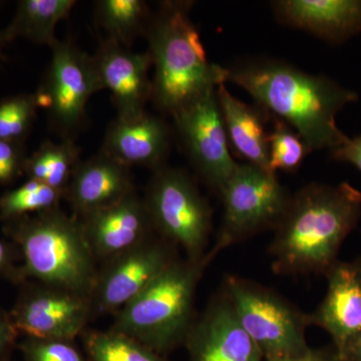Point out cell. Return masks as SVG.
Segmentation results:
<instances>
[{"label": "cell", "instance_id": "6da1fadb", "mask_svg": "<svg viewBox=\"0 0 361 361\" xmlns=\"http://www.w3.org/2000/svg\"><path fill=\"white\" fill-rule=\"evenodd\" d=\"M227 70V82L245 90L259 106L290 126L310 153L331 151L348 141L336 116L357 101L353 90L277 59H250Z\"/></svg>", "mask_w": 361, "mask_h": 361}, {"label": "cell", "instance_id": "7a4b0ae2", "mask_svg": "<svg viewBox=\"0 0 361 361\" xmlns=\"http://www.w3.org/2000/svg\"><path fill=\"white\" fill-rule=\"evenodd\" d=\"M361 217V193L349 183H310L292 195L269 253L278 275L326 274Z\"/></svg>", "mask_w": 361, "mask_h": 361}, {"label": "cell", "instance_id": "3957f363", "mask_svg": "<svg viewBox=\"0 0 361 361\" xmlns=\"http://www.w3.org/2000/svg\"><path fill=\"white\" fill-rule=\"evenodd\" d=\"M192 4L161 2L145 33L155 66L152 101L171 116L227 82V68L207 58L200 35L190 18Z\"/></svg>", "mask_w": 361, "mask_h": 361}, {"label": "cell", "instance_id": "277c9868", "mask_svg": "<svg viewBox=\"0 0 361 361\" xmlns=\"http://www.w3.org/2000/svg\"><path fill=\"white\" fill-rule=\"evenodd\" d=\"M4 232L21 254V272L27 280L90 297L97 263L82 221L61 208L4 223Z\"/></svg>", "mask_w": 361, "mask_h": 361}, {"label": "cell", "instance_id": "5b68a950", "mask_svg": "<svg viewBox=\"0 0 361 361\" xmlns=\"http://www.w3.org/2000/svg\"><path fill=\"white\" fill-rule=\"evenodd\" d=\"M214 258L179 257L142 293L114 315L110 329L137 339L164 356L184 346L195 322L197 289Z\"/></svg>", "mask_w": 361, "mask_h": 361}, {"label": "cell", "instance_id": "8992f818", "mask_svg": "<svg viewBox=\"0 0 361 361\" xmlns=\"http://www.w3.org/2000/svg\"><path fill=\"white\" fill-rule=\"evenodd\" d=\"M242 327L260 349L265 361L307 353L310 314L264 285L227 275L223 286Z\"/></svg>", "mask_w": 361, "mask_h": 361}, {"label": "cell", "instance_id": "52a82bcc", "mask_svg": "<svg viewBox=\"0 0 361 361\" xmlns=\"http://www.w3.org/2000/svg\"><path fill=\"white\" fill-rule=\"evenodd\" d=\"M144 200L157 235L191 260L208 253L212 209L191 176L168 166L154 171Z\"/></svg>", "mask_w": 361, "mask_h": 361}, {"label": "cell", "instance_id": "ba28073f", "mask_svg": "<svg viewBox=\"0 0 361 361\" xmlns=\"http://www.w3.org/2000/svg\"><path fill=\"white\" fill-rule=\"evenodd\" d=\"M219 195L224 212L215 243L208 251L214 259L228 247L274 230L292 196L274 173L248 163L238 164Z\"/></svg>", "mask_w": 361, "mask_h": 361}, {"label": "cell", "instance_id": "9c48e42d", "mask_svg": "<svg viewBox=\"0 0 361 361\" xmlns=\"http://www.w3.org/2000/svg\"><path fill=\"white\" fill-rule=\"evenodd\" d=\"M51 51V65L35 101L63 139L73 140L84 123L90 97L103 87L92 56L77 45L58 40Z\"/></svg>", "mask_w": 361, "mask_h": 361}, {"label": "cell", "instance_id": "30bf717a", "mask_svg": "<svg viewBox=\"0 0 361 361\" xmlns=\"http://www.w3.org/2000/svg\"><path fill=\"white\" fill-rule=\"evenodd\" d=\"M179 250L155 233L102 262L90 293L92 319L115 315L180 257Z\"/></svg>", "mask_w": 361, "mask_h": 361}, {"label": "cell", "instance_id": "8fae6325", "mask_svg": "<svg viewBox=\"0 0 361 361\" xmlns=\"http://www.w3.org/2000/svg\"><path fill=\"white\" fill-rule=\"evenodd\" d=\"M11 322L23 337L75 341L92 319L90 297L27 280L20 285Z\"/></svg>", "mask_w": 361, "mask_h": 361}, {"label": "cell", "instance_id": "7c38bea8", "mask_svg": "<svg viewBox=\"0 0 361 361\" xmlns=\"http://www.w3.org/2000/svg\"><path fill=\"white\" fill-rule=\"evenodd\" d=\"M216 90L188 104L172 116L185 151L197 172L220 194L238 164L230 153Z\"/></svg>", "mask_w": 361, "mask_h": 361}, {"label": "cell", "instance_id": "4fadbf2b", "mask_svg": "<svg viewBox=\"0 0 361 361\" xmlns=\"http://www.w3.org/2000/svg\"><path fill=\"white\" fill-rule=\"evenodd\" d=\"M184 346L190 361H265L223 288L197 314Z\"/></svg>", "mask_w": 361, "mask_h": 361}, {"label": "cell", "instance_id": "5bb4252c", "mask_svg": "<svg viewBox=\"0 0 361 361\" xmlns=\"http://www.w3.org/2000/svg\"><path fill=\"white\" fill-rule=\"evenodd\" d=\"M327 292L310 325L324 329L336 345V355L349 360L361 344V272L357 262L337 261L325 274Z\"/></svg>", "mask_w": 361, "mask_h": 361}, {"label": "cell", "instance_id": "9a60e30c", "mask_svg": "<svg viewBox=\"0 0 361 361\" xmlns=\"http://www.w3.org/2000/svg\"><path fill=\"white\" fill-rule=\"evenodd\" d=\"M102 87L110 90L118 116L137 115L152 99L153 84L149 52L137 54L111 39H104L92 56Z\"/></svg>", "mask_w": 361, "mask_h": 361}, {"label": "cell", "instance_id": "2e32d148", "mask_svg": "<svg viewBox=\"0 0 361 361\" xmlns=\"http://www.w3.org/2000/svg\"><path fill=\"white\" fill-rule=\"evenodd\" d=\"M78 218L99 265L155 234L146 203L137 191Z\"/></svg>", "mask_w": 361, "mask_h": 361}, {"label": "cell", "instance_id": "e0dca14e", "mask_svg": "<svg viewBox=\"0 0 361 361\" xmlns=\"http://www.w3.org/2000/svg\"><path fill=\"white\" fill-rule=\"evenodd\" d=\"M171 140L172 134L165 121L145 111L116 116L106 130L101 152L127 167L140 166L154 172L166 166Z\"/></svg>", "mask_w": 361, "mask_h": 361}, {"label": "cell", "instance_id": "ac0fdd59", "mask_svg": "<svg viewBox=\"0 0 361 361\" xmlns=\"http://www.w3.org/2000/svg\"><path fill=\"white\" fill-rule=\"evenodd\" d=\"M134 191L130 168L101 152L80 161L66 187L65 199L80 217L114 205Z\"/></svg>", "mask_w": 361, "mask_h": 361}, {"label": "cell", "instance_id": "d6986e66", "mask_svg": "<svg viewBox=\"0 0 361 361\" xmlns=\"http://www.w3.org/2000/svg\"><path fill=\"white\" fill-rule=\"evenodd\" d=\"M272 6L282 23L330 44L361 33V0H279Z\"/></svg>", "mask_w": 361, "mask_h": 361}, {"label": "cell", "instance_id": "ffe728a7", "mask_svg": "<svg viewBox=\"0 0 361 361\" xmlns=\"http://www.w3.org/2000/svg\"><path fill=\"white\" fill-rule=\"evenodd\" d=\"M228 141L235 154L251 165L269 169V144L265 123L270 114L249 106L230 94L225 84L216 90ZM271 172V171H270Z\"/></svg>", "mask_w": 361, "mask_h": 361}, {"label": "cell", "instance_id": "44dd1931", "mask_svg": "<svg viewBox=\"0 0 361 361\" xmlns=\"http://www.w3.org/2000/svg\"><path fill=\"white\" fill-rule=\"evenodd\" d=\"M73 0H23L11 25L0 32L4 42L25 37L37 44L52 47L58 39L56 27L75 6Z\"/></svg>", "mask_w": 361, "mask_h": 361}, {"label": "cell", "instance_id": "7402d4cb", "mask_svg": "<svg viewBox=\"0 0 361 361\" xmlns=\"http://www.w3.org/2000/svg\"><path fill=\"white\" fill-rule=\"evenodd\" d=\"M80 149L73 140L44 142L25 161V174L65 193L73 171L80 164Z\"/></svg>", "mask_w": 361, "mask_h": 361}, {"label": "cell", "instance_id": "603a6c76", "mask_svg": "<svg viewBox=\"0 0 361 361\" xmlns=\"http://www.w3.org/2000/svg\"><path fill=\"white\" fill-rule=\"evenodd\" d=\"M96 18L108 39L128 47L146 33L151 16L142 0H102L97 2Z\"/></svg>", "mask_w": 361, "mask_h": 361}, {"label": "cell", "instance_id": "cb8c5ba5", "mask_svg": "<svg viewBox=\"0 0 361 361\" xmlns=\"http://www.w3.org/2000/svg\"><path fill=\"white\" fill-rule=\"evenodd\" d=\"M80 337L89 361H170L137 339L110 329H87Z\"/></svg>", "mask_w": 361, "mask_h": 361}, {"label": "cell", "instance_id": "d4e9b609", "mask_svg": "<svg viewBox=\"0 0 361 361\" xmlns=\"http://www.w3.org/2000/svg\"><path fill=\"white\" fill-rule=\"evenodd\" d=\"M63 198V192L28 179L20 187L0 196V221L4 223L58 208Z\"/></svg>", "mask_w": 361, "mask_h": 361}, {"label": "cell", "instance_id": "484cf974", "mask_svg": "<svg viewBox=\"0 0 361 361\" xmlns=\"http://www.w3.org/2000/svg\"><path fill=\"white\" fill-rule=\"evenodd\" d=\"M269 144V169L276 171L295 172L310 154L300 135L283 121L274 116V128L268 134Z\"/></svg>", "mask_w": 361, "mask_h": 361}, {"label": "cell", "instance_id": "4316f807", "mask_svg": "<svg viewBox=\"0 0 361 361\" xmlns=\"http://www.w3.org/2000/svg\"><path fill=\"white\" fill-rule=\"evenodd\" d=\"M37 109L35 94L0 101V141L23 142L32 129Z\"/></svg>", "mask_w": 361, "mask_h": 361}, {"label": "cell", "instance_id": "83f0119b", "mask_svg": "<svg viewBox=\"0 0 361 361\" xmlns=\"http://www.w3.org/2000/svg\"><path fill=\"white\" fill-rule=\"evenodd\" d=\"M18 349L23 361H89L75 341L23 337Z\"/></svg>", "mask_w": 361, "mask_h": 361}, {"label": "cell", "instance_id": "f1b7e54d", "mask_svg": "<svg viewBox=\"0 0 361 361\" xmlns=\"http://www.w3.org/2000/svg\"><path fill=\"white\" fill-rule=\"evenodd\" d=\"M27 157L23 142L0 141V185H8L25 174Z\"/></svg>", "mask_w": 361, "mask_h": 361}, {"label": "cell", "instance_id": "f546056e", "mask_svg": "<svg viewBox=\"0 0 361 361\" xmlns=\"http://www.w3.org/2000/svg\"><path fill=\"white\" fill-rule=\"evenodd\" d=\"M0 277L18 286L25 282L20 249L11 240L0 239Z\"/></svg>", "mask_w": 361, "mask_h": 361}, {"label": "cell", "instance_id": "4dcf8cb0", "mask_svg": "<svg viewBox=\"0 0 361 361\" xmlns=\"http://www.w3.org/2000/svg\"><path fill=\"white\" fill-rule=\"evenodd\" d=\"M18 337L9 311L0 307V361L11 360L14 349H18Z\"/></svg>", "mask_w": 361, "mask_h": 361}, {"label": "cell", "instance_id": "1f68e13d", "mask_svg": "<svg viewBox=\"0 0 361 361\" xmlns=\"http://www.w3.org/2000/svg\"><path fill=\"white\" fill-rule=\"evenodd\" d=\"M331 159L353 164L361 172V135L349 139L341 146L331 149Z\"/></svg>", "mask_w": 361, "mask_h": 361}, {"label": "cell", "instance_id": "d6a6232c", "mask_svg": "<svg viewBox=\"0 0 361 361\" xmlns=\"http://www.w3.org/2000/svg\"><path fill=\"white\" fill-rule=\"evenodd\" d=\"M331 355H327L322 353V351L313 350V349L310 348L307 353H303L301 355L271 361H329Z\"/></svg>", "mask_w": 361, "mask_h": 361}, {"label": "cell", "instance_id": "836d02e7", "mask_svg": "<svg viewBox=\"0 0 361 361\" xmlns=\"http://www.w3.org/2000/svg\"><path fill=\"white\" fill-rule=\"evenodd\" d=\"M346 361H361V344L360 348L356 349L355 355H353V357H351L350 360Z\"/></svg>", "mask_w": 361, "mask_h": 361}, {"label": "cell", "instance_id": "e575fe53", "mask_svg": "<svg viewBox=\"0 0 361 361\" xmlns=\"http://www.w3.org/2000/svg\"><path fill=\"white\" fill-rule=\"evenodd\" d=\"M329 361H346V360H341V358H339L338 356H337L336 355V353H334V355H331V357H330Z\"/></svg>", "mask_w": 361, "mask_h": 361}, {"label": "cell", "instance_id": "d590c367", "mask_svg": "<svg viewBox=\"0 0 361 361\" xmlns=\"http://www.w3.org/2000/svg\"><path fill=\"white\" fill-rule=\"evenodd\" d=\"M4 44H6V42H4V40L2 39L1 35H0V54H1V49Z\"/></svg>", "mask_w": 361, "mask_h": 361}, {"label": "cell", "instance_id": "8d00e7d4", "mask_svg": "<svg viewBox=\"0 0 361 361\" xmlns=\"http://www.w3.org/2000/svg\"><path fill=\"white\" fill-rule=\"evenodd\" d=\"M356 262H357L358 267H360V272H361V258L357 259V260H356Z\"/></svg>", "mask_w": 361, "mask_h": 361}, {"label": "cell", "instance_id": "74e56055", "mask_svg": "<svg viewBox=\"0 0 361 361\" xmlns=\"http://www.w3.org/2000/svg\"><path fill=\"white\" fill-rule=\"evenodd\" d=\"M9 361H13V360H9Z\"/></svg>", "mask_w": 361, "mask_h": 361}]
</instances>
